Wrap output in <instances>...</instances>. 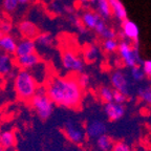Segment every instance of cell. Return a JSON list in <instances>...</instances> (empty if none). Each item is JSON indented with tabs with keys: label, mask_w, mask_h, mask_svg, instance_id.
<instances>
[{
	"label": "cell",
	"mask_w": 151,
	"mask_h": 151,
	"mask_svg": "<svg viewBox=\"0 0 151 151\" xmlns=\"http://www.w3.org/2000/svg\"><path fill=\"white\" fill-rule=\"evenodd\" d=\"M113 91L111 88L107 87V86H103V87L100 88V98H101L102 101H104L105 103H111L113 102Z\"/></svg>",
	"instance_id": "obj_25"
},
{
	"label": "cell",
	"mask_w": 151,
	"mask_h": 151,
	"mask_svg": "<svg viewBox=\"0 0 151 151\" xmlns=\"http://www.w3.org/2000/svg\"><path fill=\"white\" fill-rule=\"evenodd\" d=\"M126 100H127V96L124 93H122V92L120 91H116V90H114L113 91V102H116V103L118 104H124L126 102Z\"/></svg>",
	"instance_id": "obj_30"
},
{
	"label": "cell",
	"mask_w": 151,
	"mask_h": 151,
	"mask_svg": "<svg viewBox=\"0 0 151 151\" xmlns=\"http://www.w3.org/2000/svg\"><path fill=\"white\" fill-rule=\"evenodd\" d=\"M61 61L63 67L69 73H81L84 69V61L75 50H65L62 54Z\"/></svg>",
	"instance_id": "obj_5"
},
{
	"label": "cell",
	"mask_w": 151,
	"mask_h": 151,
	"mask_svg": "<svg viewBox=\"0 0 151 151\" xmlns=\"http://www.w3.org/2000/svg\"><path fill=\"white\" fill-rule=\"evenodd\" d=\"M96 12L102 19H107L112 15L111 5L109 0H97L96 1Z\"/></svg>",
	"instance_id": "obj_20"
},
{
	"label": "cell",
	"mask_w": 151,
	"mask_h": 151,
	"mask_svg": "<svg viewBox=\"0 0 151 151\" xmlns=\"http://www.w3.org/2000/svg\"><path fill=\"white\" fill-rule=\"evenodd\" d=\"M17 29H18V33L20 34L22 38H25V39H33L35 40L37 36L39 35V28L38 26L34 23L31 20H21L17 24Z\"/></svg>",
	"instance_id": "obj_8"
},
{
	"label": "cell",
	"mask_w": 151,
	"mask_h": 151,
	"mask_svg": "<svg viewBox=\"0 0 151 151\" xmlns=\"http://www.w3.org/2000/svg\"><path fill=\"white\" fill-rule=\"evenodd\" d=\"M85 131L88 137L97 139L102 135L106 134L107 126L101 120H91L87 123V125L85 127Z\"/></svg>",
	"instance_id": "obj_10"
},
{
	"label": "cell",
	"mask_w": 151,
	"mask_h": 151,
	"mask_svg": "<svg viewBox=\"0 0 151 151\" xmlns=\"http://www.w3.org/2000/svg\"><path fill=\"white\" fill-rule=\"evenodd\" d=\"M19 2L17 0H2L1 2V7H2V11L5 14L12 15L16 12L19 7Z\"/></svg>",
	"instance_id": "obj_23"
},
{
	"label": "cell",
	"mask_w": 151,
	"mask_h": 151,
	"mask_svg": "<svg viewBox=\"0 0 151 151\" xmlns=\"http://www.w3.org/2000/svg\"><path fill=\"white\" fill-rule=\"evenodd\" d=\"M142 68L144 70L145 75L151 78V60H145L142 63Z\"/></svg>",
	"instance_id": "obj_33"
},
{
	"label": "cell",
	"mask_w": 151,
	"mask_h": 151,
	"mask_svg": "<svg viewBox=\"0 0 151 151\" xmlns=\"http://www.w3.org/2000/svg\"><path fill=\"white\" fill-rule=\"evenodd\" d=\"M37 47L42 48H50L54 43V38L50 33H40L35 39Z\"/></svg>",
	"instance_id": "obj_21"
},
{
	"label": "cell",
	"mask_w": 151,
	"mask_h": 151,
	"mask_svg": "<svg viewBox=\"0 0 151 151\" xmlns=\"http://www.w3.org/2000/svg\"><path fill=\"white\" fill-rule=\"evenodd\" d=\"M77 80H78L79 85L81 86V88H82V89H84V88H87L88 86H89V84H90V78H89V76H88L87 73H79V76L77 77Z\"/></svg>",
	"instance_id": "obj_28"
},
{
	"label": "cell",
	"mask_w": 151,
	"mask_h": 151,
	"mask_svg": "<svg viewBox=\"0 0 151 151\" xmlns=\"http://www.w3.org/2000/svg\"><path fill=\"white\" fill-rule=\"evenodd\" d=\"M16 64L20 67V69H24V70H31V69L35 68L36 66L40 64L41 58L37 52L27 55V56L19 57L15 59Z\"/></svg>",
	"instance_id": "obj_12"
},
{
	"label": "cell",
	"mask_w": 151,
	"mask_h": 151,
	"mask_svg": "<svg viewBox=\"0 0 151 151\" xmlns=\"http://www.w3.org/2000/svg\"><path fill=\"white\" fill-rule=\"evenodd\" d=\"M36 50H37V45H36L35 40L21 38L18 41V44H17V50H16L15 57L19 58V57H23V56L34 54V52H37Z\"/></svg>",
	"instance_id": "obj_13"
},
{
	"label": "cell",
	"mask_w": 151,
	"mask_h": 151,
	"mask_svg": "<svg viewBox=\"0 0 151 151\" xmlns=\"http://www.w3.org/2000/svg\"><path fill=\"white\" fill-rule=\"evenodd\" d=\"M13 31V24L11 21L3 19L1 27H0V35H11Z\"/></svg>",
	"instance_id": "obj_29"
},
{
	"label": "cell",
	"mask_w": 151,
	"mask_h": 151,
	"mask_svg": "<svg viewBox=\"0 0 151 151\" xmlns=\"http://www.w3.org/2000/svg\"><path fill=\"white\" fill-rule=\"evenodd\" d=\"M31 107L40 120H47L52 114L55 109L54 102L48 97L45 88H39L36 94L29 101Z\"/></svg>",
	"instance_id": "obj_3"
},
{
	"label": "cell",
	"mask_w": 151,
	"mask_h": 151,
	"mask_svg": "<svg viewBox=\"0 0 151 151\" xmlns=\"http://www.w3.org/2000/svg\"><path fill=\"white\" fill-rule=\"evenodd\" d=\"M119 43L116 39H108V40H104L103 42V48L107 52H114L119 50Z\"/></svg>",
	"instance_id": "obj_27"
},
{
	"label": "cell",
	"mask_w": 151,
	"mask_h": 151,
	"mask_svg": "<svg viewBox=\"0 0 151 151\" xmlns=\"http://www.w3.org/2000/svg\"><path fill=\"white\" fill-rule=\"evenodd\" d=\"M16 61L12 55L0 52V77H6L12 75Z\"/></svg>",
	"instance_id": "obj_14"
},
{
	"label": "cell",
	"mask_w": 151,
	"mask_h": 151,
	"mask_svg": "<svg viewBox=\"0 0 151 151\" xmlns=\"http://www.w3.org/2000/svg\"><path fill=\"white\" fill-rule=\"evenodd\" d=\"M122 40H131L132 43L137 42L139 37V26L133 21L127 19L125 21L122 22V33L120 34Z\"/></svg>",
	"instance_id": "obj_9"
},
{
	"label": "cell",
	"mask_w": 151,
	"mask_h": 151,
	"mask_svg": "<svg viewBox=\"0 0 151 151\" xmlns=\"http://www.w3.org/2000/svg\"><path fill=\"white\" fill-rule=\"evenodd\" d=\"M14 88L17 97L22 101H31L39 89L38 81L29 70L20 69L14 78Z\"/></svg>",
	"instance_id": "obj_2"
},
{
	"label": "cell",
	"mask_w": 151,
	"mask_h": 151,
	"mask_svg": "<svg viewBox=\"0 0 151 151\" xmlns=\"http://www.w3.org/2000/svg\"><path fill=\"white\" fill-rule=\"evenodd\" d=\"M3 17H2V14H1V11H0V27H1V24H2V21H3Z\"/></svg>",
	"instance_id": "obj_38"
},
{
	"label": "cell",
	"mask_w": 151,
	"mask_h": 151,
	"mask_svg": "<svg viewBox=\"0 0 151 151\" xmlns=\"http://www.w3.org/2000/svg\"><path fill=\"white\" fill-rule=\"evenodd\" d=\"M18 41L12 35H0V52L9 55H15Z\"/></svg>",
	"instance_id": "obj_15"
},
{
	"label": "cell",
	"mask_w": 151,
	"mask_h": 151,
	"mask_svg": "<svg viewBox=\"0 0 151 151\" xmlns=\"http://www.w3.org/2000/svg\"><path fill=\"white\" fill-rule=\"evenodd\" d=\"M112 151H131V149H130V147L128 146L126 143H124V142H118V143H116L114 146H113Z\"/></svg>",
	"instance_id": "obj_31"
},
{
	"label": "cell",
	"mask_w": 151,
	"mask_h": 151,
	"mask_svg": "<svg viewBox=\"0 0 151 151\" xmlns=\"http://www.w3.org/2000/svg\"><path fill=\"white\" fill-rule=\"evenodd\" d=\"M101 37L103 38L104 40H108V39H116V33L113 31V29H111V28L107 27L106 31L104 32V33L101 35Z\"/></svg>",
	"instance_id": "obj_32"
},
{
	"label": "cell",
	"mask_w": 151,
	"mask_h": 151,
	"mask_svg": "<svg viewBox=\"0 0 151 151\" xmlns=\"http://www.w3.org/2000/svg\"><path fill=\"white\" fill-rule=\"evenodd\" d=\"M101 17L99 16L97 12L94 11H85L81 16V20H82L83 24L87 29H94L97 24L101 20Z\"/></svg>",
	"instance_id": "obj_16"
},
{
	"label": "cell",
	"mask_w": 151,
	"mask_h": 151,
	"mask_svg": "<svg viewBox=\"0 0 151 151\" xmlns=\"http://www.w3.org/2000/svg\"><path fill=\"white\" fill-rule=\"evenodd\" d=\"M125 107L122 104H118L116 102L105 104L104 112L110 121H119L125 116Z\"/></svg>",
	"instance_id": "obj_11"
},
{
	"label": "cell",
	"mask_w": 151,
	"mask_h": 151,
	"mask_svg": "<svg viewBox=\"0 0 151 151\" xmlns=\"http://www.w3.org/2000/svg\"><path fill=\"white\" fill-rule=\"evenodd\" d=\"M0 151H5L4 149H3L2 147H1V145H0Z\"/></svg>",
	"instance_id": "obj_39"
},
{
	"label": "cell",
	"mask_w": 151,
	"mask_h": 151,
	"mask_svg": "<svg viewBox=\"0 0 151 151\" xmlns=\"http://www.w3.org/2000/svg\"><path fill=\"white\" fill-rule=\"evenodd\" d=\"M106 28H107L106 23H105V21H104L103 19H101V20L99 21V23L97 24V26H96V28H94V32H96L98 35L101 36L104 32L106 31Z\"/></svg>",
	"instance_id": "obj_34"
},
{
	"label": "cell",
	"mask_w": 151,
	"mask_h": 151,
	"mask_svg": "<svg viewBox=\"0 0 151 151\" xmlns=\"http://www.w3.org/2000/svg\"><path fill=\"white\" fill-rule=\"evenodd\" d=\"M64 133H65L66 137L75 144H80L84 141L86 131L79 125L78 123L75 122L73 120L66 121L64 124Z\"/></svg>",
	"instance_id": "obj_6"
},
{
	"label": "cell",
	"mask_w": 151,
	"mask_h": 151,
	"mask_svg": "<svg viewBox=\"0 0 151 151\" xmlns=\"http://www.w3.org/2000/svg\"><path fill=\"white\" fill-rule=\"evenodd\" d=\"M73 23H75V26L77 27V29H78V31L80 32L81 34L86 33L87 28H86L84 26V24H83V22H82V20H81V18H75V21H73Z\"/></svg>",
	"instance_id": "obj_35"
},
{
	"label": "cell",
	"mask_w": 151,
	"mask_h": 151,
	"mask_svg": "<svg viewBox=\"0 0 151 151\" xmlns=\"http://www.w3.org/2000/svg\"><path fill=\"white\" fill-rule=\"evenodd\" d=\"M100 55L99 47L96 44H88L83 50V60L87 63H93L98 60Z\"/></svg>",
	"instance_id": "obj_19"
},
{
	"label": "cell",
	"mask_w": 151,
	"mask_h": 151,
	"mask_svg": "<svg viewBox=\"0 0 151 151\" xmlns=\"http://www.w3.org/2000/svg\"><path fill=\"white\" fill-rule=\"evenodd\" d=\"M137 96L142 101L151 106V86H143L137 89Z\"/></svg>",
	"instance_id": "obj_24"
},
{
	"label": "cell",
	"mask_w": 151,
	"mask_h": 151,
	"mask_svg": "<svg viewBox=\"0 0 151 151\" xmlns=\"http://www.w3.org/2000/svg\"><path fill=\"white\" fill-rule=\"evenodd\" d=\"M97 146L101 151H112L114 143L108 134H104L97 139Z\"/></svg>",
	"instance_id": "obj_22"
},
{
	"label": "cell",
	"mask_w": 151,
	"mask_h": 151,
	"mask_svg": "<svg viewBox=\"0 0 151 151\" xmlns=\"http://www.w3.org/2000/svg\"><path fill=\"white\" fill-rule=\"evenodd\" d=\"M118 52L120 54L123 63L129 68H132L137 65H142V63H143L139 54V48H134L127 41H120Z\"/></svg>",
	"instance_id": "obj_4"
},
{
	"label": "cell",
	"mask_w": 151,
	"mask_h": 151,
	"mask_svg": "<svg viewBox=\"0 0 151 151\" xmlns=\"http://www.w3.org/2000/svg\"><path fill=\"white\" fill-rule=\"evenodd\" d=\"M45 90L55 105L66 108H77L83 98V89L75 77L54 76L47 81Z\"/></svg>",
	"instance_id": "obj_1"
},
{
	"label": "cell",
	"mask_w": 151,
	"mask_h": 151,
	"mask_svg": "<svg viewBox=\"0 0 151 151\" xmlns=\"http://www.w3.org/2000/svg\"><path fill=\"white\" fill-rule=\"evenodd\" d=\"M130 75H131V78L133 79L137 82H141L145 79L146 75H145L144 70L142 68L141 65H137L134 67L130 68Z\"/></svg>",
	"instance_id": "obj_26"
},
{
	"label": "cell",
	"mask_w": 151,
	"mask_h": 151,
	"mask_svg": "<svg viewBox=\"0 0 151 151\" xmlns=\"http://www.w3.org/2000/svg\"><path fill=\"white\" fill-rule=\"evenodd\" d=\"M17 1H18L20 5H25V4H27V3L31 2V0H17Z\"/></svg>",
	"instance_id": "obj_36"
},
{
	"label": "cell",
	"mask_w": 151,
	"mask_h": 151,
	"mask_svg": "<svg viewBox=\"0 0 151 151\" xmlns=\"http://www.w3.org/2000/svg\"><path fill=\"white\" fill-rule=\"evenodd\" d=\"M109 2L111 5L112 15H114L116 19H119L122 22L127 20V11L121 0H109Z\"/></svg>",
	"instance_id": "obj_18"
},
{
	"label": "cell",
	"mask_w": 151,
	"mask_h": 151,
	"mask_svg": "<svg viewBox=\"0 0 151 151\" xmlns=\"http://www.w3.org/2000/svg\"><path fill=\"white\" fill-rule=\"evenodd\" d=\"M16 144V137L12 130H1L0 132V145L4 150L12 149Z\"/></svg>",
	"instance_id": "obj_17"
},
{
	"label": "cell",
	"mask_w": 151,
	"mask_h": 151,
	"mask_svg": "<svg viewBox=\"0 0 151 151\" xmlns=\"http://www.w3.org/2000/svg\"><path fill=\"white\" fill-rule=\"evenodd\" d=\"M110 82L114 90L122 92L126 96L129 94L130 82L125 73H123L122 70H116L114 73H112L110 77Z\"/></svg>",
	"instance_id": "obj_7"
},
{
	"label": "cell",
	"mask_w": 151,
	"mask_h": 151,
	"mask_svg": "<svg viewBox=\"0 0 151 151\" xmlns=\"http://www.w3.org/2000/svg\"><path fill=\"white\" fill-rule=\"evenodd\" d=\"M79 1L84 4V3H93V2L96 3V1H97V0H79Z\"/></svg>",
	"instance_id": "obj_37"
}]
</instances>
